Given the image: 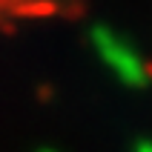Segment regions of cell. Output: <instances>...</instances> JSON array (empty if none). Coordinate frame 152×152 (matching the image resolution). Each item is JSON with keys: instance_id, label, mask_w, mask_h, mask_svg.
Here are the masks:
<instances>
[{"instance_id": "6da1fadb", "label": "cell", "mask_w": 152, "mask_h": 152, "mask_svg": "<svg viewBox=\"0 0 152 152\" xmlns=\"http://www.w3.org/2000/svg\"><path fill=\"white\" fill-rule=\"evenodd\" d=\"M86 0H0V34L23 23L77 17Z\"/></svg>"}]
</instances>
